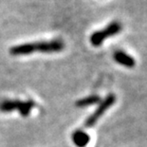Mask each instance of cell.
<instances>
[{
    "label": "cell",
    "mask_w": 147,
    "mask_h": 147,
    "mask_svg": "<svg viewBox=\"0 0 147 147\" xmlns=\"http://www.w3.org/2000/svg\"><path fill=\"white\" fill-rule=\"evenodd\" d=\"M100 101H101V99H100V97L98 95H91L77 101L76 106H78V107H86V106L98 104V102H100Z\"/></svg>",
    "instance_id": "7"
},
{
    "label": "cell",
    "mask_w": 147,
    "mask_h": 147,
    "mask_svg": "<svg viewBox=\"0 0 147 147\" xmlns=\"http://www.w3.org/2000/svg\"><path fill=\"white\" fill-rule=\"evenodd\" d=\"M123 27L118 21L111 22L104 29L94 32L90 36V43L93 47H100L109 37H113L116 34L120 33Z\"/></svg>",
    "instance_id": "2"
},
{
    "label": "cell",
    "mask_w": 147,
    "mask_h": 147,
    "mask_svg": "<svg viewBox=\"0 0 147 147\" xmlns=\"http://www.w3.org/2000/svg\"><path fill=\"white\" fill-rule=\"evenodd\" d=\"M34 104L32 102H20L15 101V100H8V101H4L0 104V110L2 112H11L17 109L19 113L26 117L30 114V110L33 107Z\"/></svg>",
    "instance_id": "3"
},
{
    "label": "cell",
    "mask_w": 147,
    "mask_h": 147,
    "mask_svg": "<svg viewBox=\"0 0 147 147\" xmlns=\"http://www.w3.org/2000/svg\"><path fill=\"white\" fill-rule=\"evenodd\" d=\"M115 101H116V96L114 94H109L106 97L104 101L101 102V105L98 106V108L96 109L94 113L87 118V120L84 123L86 127H91L94 125L97 121H98L99 119L105 113V111L114 105Z\"/></svg>",
    "instance_id": "4"
},
{
    "label": "cell",
    "mask_w": 147,
    "mask_h": 147,
    "mask_svg": "<svg viewBox=\"0 0 147 147\" xmlns=\"http://www.w3.org/2000/svg\"><path fill=\"white\" fill-rule=\"evenodd\" d=\"M64 48L65 44L61 39H52L48 41L25 43L14 46L10 49V53L13 56L30 55L34 52L55 53L62 51Z\"/></svg>",
    "instance_id": "1"
},
{
    "label": "cell",
    "mask_w": 147,
    "mask_h": 147,
    "mask_svg": "<svg viewBox=\"0 0 147 147\" xmlns=\"http://www.w3.org/2000/svg\"><path fill=\"white\" fill-rule=\"evenodd\" d=\"M113 57L116 63H118L121 65H123L124 67L133 68L136 65L135 59L123 51H117L114 53Z\"/></svg>",
    "instance_id": "5"
},
{
    "label": "cell",
    "mask_w": 147,
    "mask_h": 147,
    "mask_svg": "<svg viewBox=\"0 0 147 147\" xmlns=\"http://www.w3.org/2000/svg\"><path fill=\"white\" fill-rule=\"evenodd\" d=\"M72 140L77 147H86L88 144L90 137L82 130H77L72 134Z\"/></svg>",
    "instance_id": "6"
}]
</instances>
